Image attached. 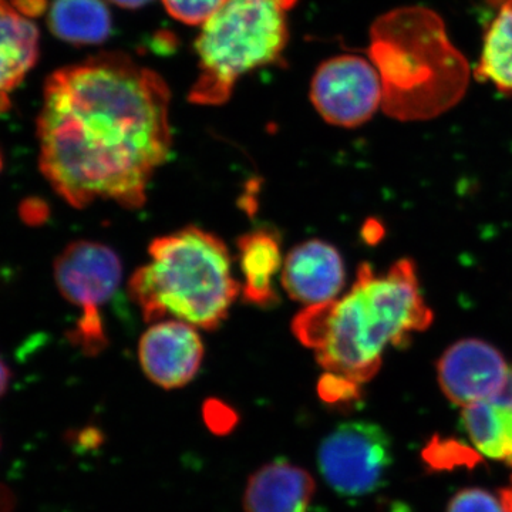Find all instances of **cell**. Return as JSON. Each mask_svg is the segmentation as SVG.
<instances>
[{
    "instance_id": "6da1fadb",
    "label": "cell",
    "mask_w": 512,
    "mask_h": 512,
    "mask_svg": "<svg viewBox=\"0 0 512 512\" xmlns=\"http://www.w3.org/2000/svg\"><path fill=\"white\" fill-rule=\"evenodd\" d=\"M170 103L163 77L123 53L57 70L37 117L40 170L73 207H141L170 157Z\"/></svg>"
},
{
    "instance_id": "7a4b0ae2",
    "label": "cell",
    "mask_w": 512,
    "mask_h": 512,
    "mask_svg": "<svg viewBox=\"0 0 512 512\" xmlns=\"http://www.w3.org/2000/svg\"><path fill=\"white\" fill-rule=\"evenodd\" d=\"M431 322L433 312L421 295L416 268L403 259L386 274L360 265L350 292L308 306L293 320V332L315 350L328 375L360 386L379 372L384 350L409 342Z\"/></svg>"
},
{
    "instance_id": "3957f363",
    "label": "cell",
    "mask_w": 512,
    "mask_h": 512,
    "mask_svg": "<svg viewBox=\"0 0 512 512\" xmlns=\"http://www.w3.org/2000/svg\"><path fill=\"white\" fill-rule=\"evenodd\" d=\"M367 57L382 82L384 113L400 121L446 113L463 99L470 82V66L443 19L424 6L379 16L370 29Z\"/></svg>"
},
{
    "instance_id": "277c9868",
    "label": "cell",
    "mask_w": 512,
    "mask_h": 512,
    "mask_svg": "<svg viewBox=\"0 0 512 512\" xmlns=\"http://www.w3.org/2000/svg\"><path fill=\"white\" fill-rule=\"evenodd\" d=\"M151 262L131 276V296L144 319L173 316L201 329H217L237 299L231 256L220 238L187 227L154 239Z\"/></svg>"
},
{
    "instance_id": "5b68a950",
    "label": "cell",
    "mask_w": 512,
    "mask_h": 512,
    "mask_svg": "<svg viewBox=\"0 0 512 512\" xmlns=\"http://www.w3.org/2000/svg\"><path fill=\"white\" fill-rule=\"evenodd\" d=\"M298 0H227L195 42L198 76L192 103H227L245 74L278 62L288 46L289 13Z\"/></svg>"
},
{
    "instance_id": "8992f818",
    "label": "cell",
    "mask_w": 512,
    "mask_h": 512,
    "mask_svg": "<svg viewBox=\"0 0 512 512\" xmlns=\"http://www.w3.org/2000/svg\"><path fill=\"white\" fill-rule=\"evenodd\" d=\"M55 278L64 298L83 311L70 339L83 353L97 355L107 345L100 309L119 289V256L99 242H72L57 256Z\"/></svg>"
},
{
    "instance_id": "52a82bcc",
    "label": "cell",
    "mask_w": 512,
    "mask_h": 512,
    "mask_svg": "<svg viewBox=\"0 0 512 512\" xmlns=\"http://www.w3.org/2000/svg\"><path fill=\"white\" fill-rule=\"evenodd\" d=\"M320 474L335 493L360 498L384 484L393 464L389 434L372 421L340 424L319 447Z\"/></svg>"
},
{
    "instance_id": "ba28073f",
    "label": "cell",
    "mask_w": 512,
    "mask_h": 512,
    "mask_svg": "<svg viewBox=\"0 0 512 512\" xmlns=\"http://www.w3.org/2000/svg\"><path fill=\"white\" fill-rule=\"evenodd\" d=\"M311 101L332 126H362L382 107V82L375 64L357 55L330 57L312 77Z\"/></svg>"
},
{
    "instance_id": "9c48e42d",
    "label": "cell",
    "mask_w": 512,
    "mask_h": 512,
    "mask_svg": "<svg viewBox=\"0 0 512 512\" xmlns=\"http://www.w3.org/2000/svg\"><path fill=\"white\" fill-rule=\"evenodd\" d=\"M437 375L447 399L464 409L501 396L512 372L494 346L484 340L464 339L444 352Z\"/></svg>"
},
{
    "instance_id": "30bf717a",
    "label": "cell",
    "mask_w": 512,
    "mask_h": 512,
    "mask_svg": "<svg viewBox=\"0 0 512 512\" xmlns=\"http://www.w3.org/2000/svg\"><path fill=\"white\" fill-rule=\"evenodd\" d=\"M138 359L151 382L167 390L180 389L200 370L204 345L190 323L165 320L144 333Z\"/></svg>"
},
{
    "instance_id": "8fae6325",
    "label": "cell",
    "mask_w": 512,
    "mask_h": 512,
    "mask_svg": "<svg viewBox=\"0 0 512 512\" xmlns=\"http://www.w3.org/2000/svg\"><path fill=\"white\" fill-rule=\"evenodd\" d=\"M345 275L338 249L320 239H311L286 256L282 285L293 301L320 305L338 296L345 285Z\"/></svg>"
},
{
    "instance_id": "7c38bea8",
    "label": "cell",
    "mask_w": 512,
    "mask_h": 512,
    "mask_svg": "<svg viewBox=\"0 0 512 512\" xmlns=\"http://www.w3.org/2000/svg\"><path fill=\"white\" fill-rule=\"evenodd\" d=\"M315 480L305 468L279 458L256 470L245 487V512H308Z\"/></svg>"
},
{
    "instance_id": "4fadbf2b",
    "label": "cell",
    "mask_w": 512,
    "mask_h": 512,
    "mask_svg": "<svg viewBox=\"0 0 512 512\" xmlns=\"http://www.w3.org/2000/svg\"><path fill=\"white\" fill-rule=\"evenodd\" d=\"M39 59V29L0 0V114L10 109L9 94L25 79Z\"/></svg>"
},
{
    "instance_id": "5bb4252c",
    "label": "cell",
    "mask_w": 512,
    "mask_h": 512,
    "mask_svg": "<svg viewBox=\"0 0 512 512\" xmlns=\"http://www.w3.org/2000/svg\"><path fill=\"white\" fill-rule=\"evenodd\" d=\"M239 265L244 275V299L259 308L278 302L274 278L281 268V245L271 229H255L238 239Z\"/></svg>"
},
{
    "instance_id": "9a60e30c",
    "label": "cell",
    "mask_w": 512,
    "mask_h": 512,
    "mask_svg": "<svg viewBox=\"0 0 512 512\" xmlns=\"http://www.w3.org/2000/svg\"><path fill=\"white\" fill-rule=\"evenodd\" d=\"M463 426L481 456L512 467V394L464 407Z\"/></svg>"
},
{
    "instance_id": "2e32d148",
    "label": "cell",
    "mask_w": 512,
    "mask_h": 512,
    "mask_svg": "<svg viewBox=\"0 0 512 512\" xmlns=\"http://www.w3.org/2000/svg\"><path fill=\"white\" fill-rule=\"evenodd\" d=\"M47 23L53 35L74 46L106 42L113 26L103 0H53Z\"/></svg>"
},
{
    "instance_id": "e0dca14e",
    "label": "cell",
    "mask_w": 512,
    "mask_h": 512,
    "mask_svg": "<svg viewBox=\"0 0 512 512\" xmlns=\"http://www.w3.org/2000/svg\"><path fill=\"white\" fill-rule=\"evenodd\" d=\"M474 76L498 92L512 94V0H503L491 20Z\"/></svg>"
},
{
    "instance_id": "ac0fdd59",
    "label": "cell",
    "mask_w": 512,
    "mask_h": 512,
    "mask_svg": "<svg viewBox=\"0 0 512 512\" xmlns=\"http://www.w3.org/2000/svg\"><path fill=\"white\" fill-rule=\"evenodd\" d=\"M227 0H163L171 18L188 26H204Z\"/></svg>"
},
{
    "instance_id": "d6986e66",
    "label": "cell",
    "mask_w": 512,
    "mask_h": 512,
    "mask_svg": "<svg viewBox=\"0 0 512 512\" xmlns=\"http://www.w3.org/2000/svg\"><path fill=\"white\" fill-rule=\"evenodd\" d=\"M446 512H505L500 495L491 494L484 488H463L458 491L450 503Z\"/></svg>"
},
{
    "instance_id": "ffe728a7",
    "label": "cell",
    "mask_w": 512,
    "mask_h": 512,
    "mask_svg": "<svg viewBox=\"0 0 512 512\" xmlns=\"http://www.w3.org/2000/svg\"><path fill=\"white\" fill-rule=\"evenodd\" d=\"M319 394L325 402L330 404L348 402L359 397V384L326 373L325 377L320 379Z\"/></svg>"
},
{
    "instance_id": "44dd1931",
    "label": "cell",
    "mask_w": 512,
    "mask_h": 512,
    "mask_svg": "<svg viewBox=\"0 0 512 512\" xmlns=\"http://www.w3.org/2000/svg\"><path fill=\"white\" fill-rule=\"evenodd\" d=\"M10 3L29 19L42 15L47 6V0H10Z\"/></svg>"
},
{
    "instance_id": "7402d4cb",
    "label": "cell",
    "mask_w": 512,
    "mask_h": 512,
    "mask_svg": "<svg viewBox=\"0 0 512 512\" xmlns=\"http://www.w3.org/2000/svg\"><path fill=\"white\" fill-rule=\"evenodd\" d=\"M10 382V370L6 363L0 359V397L8 390Z\"/></svg>"
},
{
    "instance_id": "603a6c76",
    "label": "cell",
    "mask_w": 512,
    "mask_h": 512,
    "mask_svg": "<svg viewBox=\"0 0 512 512\" xmlns=\"http://www.w3.org/2000/svg\"><path fill=\"white\" fill-rule=\"evenodd\" d=\"M501 498V503L504 505L505 512H512V476L510 484L498 493Z\"/></svg>"
},
{
    "instance_id": "cb8c5ba5",
    "label": "cell",
    "mask_w": 512,
    "mask_h": 512,
    "mask_svg": "<svg viewBox=\"0 0 512 512\" xmlns=\"http://www.w3.org/2000/svg\"><path fill=\"white\" fill-rule=\"evenodd\" d=\"M110 2L123 9H138L143 8V6L150 3L151 0H110Z\"/></svg>"
},
{
    "instance_id": "d4e9b609",
    "label": "cell",
    "mask_w": 512,
    "mask_h": 512,
    "mask_svg": "<svg viewBox=\"0 0 512 512\" xmlns=\"http://www.w3.org/2000/svg\"><path fill=\"white\" fill-rule=\"evenodd\" d=\"M507 390H508V392H510L512 394V375H511L510 383H508Z\"/></svg>"
},
{
    "instance_id": "484cf974",
    "label": "cell",
    "mask_w": 512,
    "mask_h": 512,
    "mask_svg": "<svg viewBox=\"0 0 512 512\" xmlns=\"http://www.w3.org/2000/svg\"><path fill=\"white\" fill-rule=\"evenodd\" d=\"M0 170H2V156H0Z\"/></svg>"
}]
</instances>
